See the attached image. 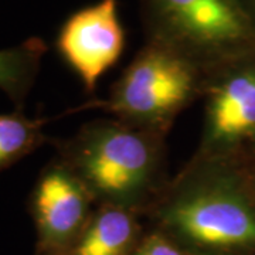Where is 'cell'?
Instances as JSON below:
<instances>
[{
	"label": "cell",
	"instance_id": "7",
	"mask_svg": "<svg viewBox=\"0 0 255 255\" xmlns=\"http://www.w3.org/2000/svg\"><path fill=\"white\" fill-rule=\"evenodd\" d=\"M55 48L85 91H95L101 77L118 63L125 48L118 0H98L70 14L58 30Z\"/></svg>",
	"mask_w": 255,
	"mask_h": 255
},
{
	"label": "cell",
	"instance_id": "10",
	"mask_svg": "<svg viewBox=\"0 0 255 255\" xmlns=\"http://www.w3.org/2000/svg\"><path fill=\"white\" fill-rule=\"evenodd\" d=\"M46 122L21 112L0 114V173L48 142L43 132Z\"/></svg>",
	"mask_w": 255,
	"mask_h": 255
},
{
	"label": "cell",
	"instance_id": "3",
	"mask_svg": "<svg viewBox=\"0 0 255 255\" xmlns=\"http://www.w3.org/2000/svg\"><path fill=\"white\" fill-rule=\"evenodd\" d=\"M206 73L176 50L146 40L100 107L132 127L166 136L183 111L203 97Z\"/></svg>",
	"mask_w": 255,
	"mask_h": 255
},
{
	"label": "cell",
	"instance_id": "9",
	"mask_svg": "<svg viewBox=\"0 0 255 255\" xmlns=\"http://www.w3.org/2000/svg\"><path fill=\"white\" fill-rule=\"evenodd\" d=\"M46 51V43L38 37H30L18 46L0 50V90L18 110L34 85Z\"/></svg>",
	"mask_w": 255,
	"mask_h": 255
},
{
	"label": "cell",
	"instance_id": "14",
	"mask_svg": "<svg viewBox=\"0 0 255 255\" xmlns=\"http://www.w3.org/2000/svg\"><path fill=\"white\" fill-rule=\"evenodd\" d=\"M250 173H251V182L255 190V163H250Z\"/></svg>",
	"mask_w": 255,
	"mask_h": 255
},
{
	"label": "cell",
	"instance_id": "12",
	"mask_svg": "<svg viewBox=\"0 0 255 255\" xmlns=\"http://www.w3.org/2000/svg\"><path fill=\"white\" fill-rule=\"evenodd\" d=\"M241 1H243V6H244L247 16H248L255 30V0H241Z\"/></svg>",
	"mask_w": 255,
	"mask_h": 255
},
{
	"label": "cell",
	"instance_id": "1",
	"mask_svg": "<svg viewBox=\"0 0 255 255\" xmlns=\"http://www.w3.org/2000/svg\"><path fill=\"white\" fill-rule=\"evenodd\" d=\"M193 255H255V190L247 159L193 156L146 213Z\"/></svg>",
	"mask_w": 255,
	"mask_h": 255
},
{
	"label": "cell",
	"instance_id": "6",
	"mask_svg": "<svg viewBox=\"0 0 255 255\" xmlns=\"http://www.w3.org/2000/svg\"><path fill=\"white\" fill-rule=\"evenodd\" d=\"M97 203L58 157L37 177L28 199L36 230L34 255H65L91 219Z\"/></svg>",
	"mask_w": 255,
	"mask_h": 255
},
{
	"label": "cell",
	"instance_id": "13",
	"mask_svg": "<svg viewBox=\"0 0 255 255\" xmlns=\"http://www.w3.org/2000/svg\"><path fill=\"white\" fill-rule=\"evenodd\" d=\"M247 160L250 163H255V137L248 147V150H247Z\"/></svg>",
	"mask_w": 255,
	"mask_h": 255
},
{
	"label": "cell",
	"instance_id": "5",
	"mask_svg": "<svg viewBox=\"0 0 255 255\" xmlns=\"http://www.w3.org/2000/svg\"><path fill=\"white\" fill-rule=\"evenodd\" d=\"M204 124L194 156L247 159L255 137V50L206 74Z\"/></svg>",
	"mask_w": 255,
	"mask_h": 255
},
{
	"label": "cell",
	"instance_id": "8",
	"mask_svg": "<svg viewBox=\"0 0 255 255\" xmlns=\"http://www.w3.org/2000/svg\"><path fill=\"white\" fill-rule=\"evenodd\" d=\"M139 216L124 207L97 206L65 255H132L145 233Z\"/></svg>",
	"mask_w": 255,
	"mask_h": 255
},
{
	"label": "cell",
	"instance_id": "11",
	"mask_svg": "<svg viewBox=\"0 0 255 255\" xmlns=\"http://www.w3.org/2000/svg\"><path fill=\"white\" fill-rule=\"evenodd\" d=\"M132 255H193L164 233L152 228L143 233Z\"/></svg>",
	"mask_w": 255,
	"mask_h": 255
},
{
	"label": "cell",
	"instance_id": "4",
	"mask_svg": "<svg viewBox=\"0 0 255 255\" xmlns=\"http://www.w3.org/2000/svg\"><path fill=\"white\" fill-rule=\"evenodd\" d=\"M146 40L176 50L207 74L255 50L241 0H142Z\"/></svg>",
	"mask_w": 255,
	"mask_h": 255
},
{
	"label": "cell",
	"instance_id": "2",
	"mask_svg": "<svg viewBox=\"0 0 255 255\" xmlns=\"http://www.w3.org/2000/svg\"><path fill=\"white\" fill-rule=\"evenodd\" d=\"M164 137L117 118L97 119L55 147L97 206L146 214L167 184Z\"/></svg>",
	"mask_w": 255,
	"mask_h": 255
}]
</instances>
